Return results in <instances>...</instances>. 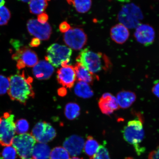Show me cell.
<instances>
[{
	"mask_svg": "<svg viewBox=\"0 0 159 159\" xmlns=\"http://www.w3.org/2000/svg\"><path fill=\"white\" fill-rule=\"evenodd\" d=\"M15 115L7 112L0 117V145L11 146L16 134Z\"/></svg>",
	"mask_w": 159,
	"mask_h": 159,
	"instance_id": "6",
	"label": "cell"
},
{
	"mask_svg": "<svg viewBox=\"0 0 159 159\" xmlns=\"http://www.w3.org/2000/svg\"><path fill=\"white\" fill-rule=\"evenodd\" d=\"M110 35L113 41L118 44H122L128 39L130 33L128 28L120 23L111 28Z\"/></svg>",
	"mask_w": 159,
	"mask_h": 159,
	"instance_id": "17",
	"label": "cell"
},
{
	"mask_svg": "<svg viewBox=\"0 0 159 159\" xmlns=\"http://www.w3.org/2000/svg\"><path fill=\"white\" fill-rule=\"evenodd\" d=\"M76 61L95 75L103 71H108L112 67L110 59L106 55L101 52H94L88 48L81 51Z\"/></svg>",
	"mask_w": 159,
	"mask_h": 159,
	"instance_id": "2",
	"label": "cell"
},
{
	"mask_svg": "<svg viewBox=\"0 0 159 159\" xmlns=\"http://www.w3.org/2000/svg\"><path fill=\"white\" fill-rule=\"evenodd\" d=\"M66 91H65V88L63 89H59L58 91L59 94L61 95V96H62L66 94Z\"/></svg>",
	"mask_w": 159,
	"mask_h": 159,
	"instance_id": "37",
	"label": "cell"
},
{
	"mask_svg": "<svg viewBox=\"0 0 159 159\" xmlns=\"http://www.w3.org/2000/svg\"><path fill=\"white\" fill-rule=\"evenodd\" d=\"M54 70L52 66L48 61H41L33 67V73L36 78L45 80L50 78Z\"/></svg>",
	"mask_w": 159,
	"mask_h": 159,
	"instance_id": "16",
	"label": "cell"
},
{
	"mask_svg": "<svg viewBox=\"0 0 159 159\" xmlns=\"http://www.w3.org/2000/svg\"><path fill=\"white\" fill-rule=\"evenodd\" d=\"M27 26L30 34L39 39L47 40L51 36L52 29L48 23L41 24L37 19H30L27 21Z\"/></svg>",
	"mask_w": 159,
	"mask_h": 159,
	"instance_id": "11",
	"label": "cell"
},
{
	"mask_svg": "<svg viewBox=\"0 0 159 159\" xmlns=\"http://www.w3.org/2000/svg\"><path fill=\"white\" fill-rule=\"evenodd\" d=\"M143 18L141 10L133 3L124 6L118 15V19L120 23L129 29L136 28L140 25V20Z\"/></svg>",
	"mask_w": 159,
	"mask_h": 159,
	"instance_id": "7",
	"label": "cell"
},
{
	"mask_svg": "<svg viewBox=\"0 0 159 159\" xmlns=\"http://www.w3.org/2000/svg\"><path fill=\"white\" fill-rule=\"evenodd\" d=\"M148 159H159V147L149 155Z\"/></svg>",
	"mask_w": 159,
	"mask_h": 159,
	"instance_id": "34",
	"label": "cell"
},
{
	"mask_svg": "<svg viewBox=\"0 0 159 159\" xmlns=\"http://www.w3.org/2000/svg\"><path fill=\"white\" fill-rule=\"evenodd\" d=\"M19 1H20L23 2H29L31 0H18Z\"/></svg>",
	"mask_w": 159,
	"mask_h": 159,
	"instance_id": "39",
	"label": "cell"
},
{
	"mask_svg": "<svg viewBox=\"0 0 159 159\" xmlns=\"http://www.w3.org/2000/svg\"><path fill=\"white\" fill-rule=\"evenodd\" d=\"M136 95L134 92L128 91H121L117 95L119 107L122 109L129 108L136 101Z\"/></svg>",
	"mask_w": 159,
	"mask_h": 159,
	"instance_id": "19",
	"label": "cell"
},
{
	"mask_svg": "<svg viewBox=\"0 0 159 159\" xmlns=\"http://www.w3.org/2000/svg\"><path fill=\"white\" fill-rule=\"evenodd\" d=\"M12 58L16 61V66L19 70L25 67H34L38 62L39 60L35 52L26 47H22L17 50L12 56Z\"/></svg>",
	"mask_w": 159,
	"mask_h": 159,
	"instance_id": "8",
	"label": "cell"
},
{
	"mask_svg": "<svg viewBox=\"0 0 159 159\" xmlns=\"http://www.w3.org/2000/svg\"><path fill=\"white\" fill-rule=\"evenodd\" d=\"M59 29L61 32L66 33L71 29V26L67 22L63 21L60 25Z\"/></svg>",
	"mask_w": 159,
	"mask_h": 159,
	"instance_id": "32",
	"label": "cell"
},
{
	"mask_svg": "<svg viewBox=\"0 0 159 159\" xmlns=\"http://www.w3.org/2000/svg\"><path fill=\"white\" fill-rule=\"evenodd\" d=\"M36 142L31 134L26 133L15 136L12 145L21 159H34L33 150Z\"/></svg>",
	"mask_w": 159,
	"mask_h": 159,
	"instance_id": "5",
	"label": "cell"
},
{
	"mask_svg": "<svg viewBox=\"0 0 159 159\" xmlns=\"http://www.w3.org/2000/svg\"><path fill=\"white\" fill-rule=\"evenodd\" d=\"M46 1H47V2L48 1H50V0H46Z\"/></svg>",
	"mask_w": 159,
	"mask_h": 159,
	"instance_id": "43",
	"label": "cell"
},
{
	"mask_svg": "<svg viewBox=\"0 0 159 159\" xmlns=\"http://www.w3.org/2000/svg\"><path fill=\"white\" fill-rule=\"evenodd\" d=\"M80 110L79 105L76 103H69L65 107V116L69 120H73L79 116Z\"/></svg>",
	"mask_w": 159,
	"mask_h": 159,
	"instance_id": "24",
	"label": "cell"
},
{
	"mask_svg": "<svg viewBox=\"0 0 159 159\" xmlns=\"http://www.w3.org/2000/svg\"><path fill=\"white\" fill-rule=\"evenodd\" d=\"M84 146V141L82 137L72 135L66 139L63 148L72 156H79L81 153Z\"/></svg>",
	"mask_w": 159,
	"mask_h": 159,
	"instance_id": "14",
	"label": "cell"
},
{
	"mask_svg": "<svg viewBox=\"0 0 159 159\" xmlns=\"http://www.w3.org/2000/svg\"><path fill=\"white\" fill-rule=\"evenodd\" d=\"M65 43L75 50H80L86 44L87 36L84 30L80 28L70 29L63 36Z\"/></svg>",
	"mask_w": 159,
	"mask_h": 159,
	"instance_id": "9",
	"label": "cell"
},
{
	"mask_svg": "<svg viewBox=\"0 0 159 159\" xmlns=\"http://www.w3.org/2000/svg\"><path fill=\"white\" fill-rule=\"evenodd\" d=\"M48 3L46 0H31L29 2L30 11L35 15H40L47 8Z\"/></svg>",
	"mask_w": 159,
	"mask_h": 159,
	"instance_id": "22",
	"label": "cell"
},
{
	"mask_svg": "<svg viewBox=\"0 0 159 159\" xmlns=\"http://www.w3.org/2000/svg\"><path fill=\"white\" fill-rule=\"evenodd\" d=\"M40 44L41 41H40V39L36 38L32 39L30 43V46L33 47H38Z\"/></svg>",
	"mask_w": 159,
	"mask_h": 159,
	"instance_id": "35",
	"label": "cell"
},
{
	"mask_svg": "<svg viewBox=\"0 0 159 159\" xmlns=\"http://www.w3.org/2000/svg\"><path fill=\"white\" fill-rule=\"evenodd\" d=\"M17 153L15 149L11 146H6L0 156L2 159H16Z\"/></svg>",
	"mask_w": 159,
	"mask_h": 159,
	"instance_id": "28",
	"label": "cell"
},
{
	"mask_svg": "<svg viewBox=\"0 0 159 159\" xmlns=\"http://www.w3.org/2000/svg\"><path fill=\"white\" fill-rule=\"evenodd\" d=\"M98 105L101 112L106 115L112 114L119 108L116 98L108 93L102 95L99 99Z\"/></svg>",
	"mask_w": 159,
	"mask_h": 159,
	"instance_id": "15",
	"label": "cell"
},
{
	"mask_svg": "<svg viewBox=\"0 0 159 159\" xmlns=\"http://www.w3.org/2000/svg\"><path fill=\"white\" fill-rule=\"evenodd\" d=\"M154 94L159 98V81L155 83L152 89Z\"/></svg>",
	"mask_w": 159,
	"mask_h": 159,
	"instance_id": "36",
	"label": "cell"
},
{
	"mask_svg": "<svg viewBox=\"0 0 159 159\" xmlns=\"http://www.w3.org/2000/svg\"><path fill=\"white\" fill-rule=\"evenodd\" d=\"M134 37L139 43L148 46L152 44L155 38V32L150 25L140 24L136 28Z\"/></svg>",
	"mask_w": 159,
	"mask_h": 159,
	"instance_id": "13",
	"label": "cell"
},
{
	"mask_svg": "<svg viewBox=\"0 0 159 159\" xmlns=\"http://www.w3.org/2000/svg\"><path fill=\"white\" fill-rule=\"evenodd\" d=\"M11 18V13L4 6L0 7V25L7 24Z\"/></svg>",
	"mask_w": 159,
	"mask_h": 159,
	"instance_id": "29",
	"label": "cell"
},
{
	"mask_svg": "<svg viewBox=\"0 0 159 159\" xmlns=\"http://www.w3.org/2000/svg\"><path fill=\"white\" fill-rule=\"evenodd\" d=\"M29 128V123L25 119H20L15 122L16 132L18 134H26Z\"/></svg>",
	"mask_w": 159,
	"mask_h": 159,
	"instance_id": "27",
	"label": "cell"
},
{
	"mask_svg": "<svg viewBox=\"0 0 159 159\" xmlns=\"http://www.w3.org/2000/svg\"><path fill=\"white\" fill-rule=\"evenodd\" d=\"M83 159L82 158H79V157H73L71 158V159Z\"/></svg>",
	"mask_w": 159,
	"mask_h": 159,
	"instance_id": "42",
	"label": "cell"
},
{
	"mask_svg": "<svg viewBox=\"0 0 159 159\" xmlns=\"http://www.w3.org/2000/svg\"><path fill=\"white\" fill-rule=\"evenodd\" d=\"M10 87L9 77L0 75V95L8 93Z\"/></svg>",
	"mask_w": 159,
	"mask_h": 159,
	"instance_id": "30",
	"label": "cell"
},
{
	"mask_svg": "<svg viewBox=\"0 0 159 159\" xmlns=\"http://www.w3.org/2000/svg\"><path fill=\"white\" fill-rule=\"evenodd\" d=\"M57 79L59 84L63 87L71 89L76 80L74 66L67 65L57 71Z\"/></svg>",
	"mask_w": 159,
	"mask_h": 159,
	"instance_id": "12",
	"label": "cell"
},
{
	"mask_svg": "<svg viewBox=\"0 0 159 159\" xmlns=\"http://www.w3.org/2000/svg\"><path fill=\"white\" fill-rule=\"evenodd\" d=\"M66 1L69 4H72L73 0H66Z\"/></svg>",
	"mask_w": 159,
	"mask_h": 159,
	"instance_id": "40",
	"label": "cell"
},
{
	"mask_svg": "<svg viewBox=\"0 0 159 159\" xmlns=\"http://www.w3.org/2000/svg\"><path fill=\"white\" fill-rule=\"evenodd\" d=\"M5 0H0V7L4 6L5 3Z\"/></svg>",
	"mask_w": 159,
	"mask_h": 159,
	"instance_id": "38",
	"label": "cell"
},
{
	"mask_svg": "<svg viewBox=\"0 0 159 159\" xmlns=\"http://www.w3.org/2000/svg\"><path fill=\"white\" fill-rule=\"evenodd\" d=\"M75 92L78 97L84 98H90L94 94L88 83L82 81L77 83L75 87Z\"/></svg>",
	"mask_w": 159,
	"mask_h": 159,
	"instance_id": "21",
	"label": "cell"
},
{
	"mask_svg": "<svg viewBox=\"0 0 159 159\" xmlns=\"http://www.w3.org/2000/svg\"><path fill=\"white\" fill-rule=\"evenodd\" d=\"M144 134L142 120L139 118L129 121L123 130L125 140L134 146L139 155L144 152V148L140 146L144 138Z\"/></svg>",
	"mask_w": 159,
	"mask_h": 159,
	"instance_id": "3",
	"label": "cell"
},
{
	"mask_svg": "<svg viewBox=\"0 0 159 159\" xmlns=\"http://www.w3.org/2000/svg\"><path fill=\"white\" fill-rule=\"evenodd\" d=\"M51 152L48 146L45 143H39L34 148L32 156L34 159H49Z\"/></svg>",
	"mask_w": 159,
	"mask_h": 159,
	"instance_id": "20",
	"label": "cell"
},
{
	"mask_svg": "<svg viewBox=\"0 0 159 159\" xmlns=\"http://www.w3.org/2000/svg\"><path fill=\"white\" fill-rule=\"evenodd\" d=\"M48 16L47 13H43L38 16V21L41 24H45L48 20Z\"/></svg>",
	"mask_w": 159,
	"mask_h": 159,
	"instance_id": "33",
	"label": "cell"
},
{
	"mask_svg": "<svg viewBox=\"0 0 159 159\" xmlns=\"http://www.w3.org/2000/svg\"><path fill=\"white\" fill-rule=\"evenodd\" d=\"M74 69L76 74V79L89 84H92L94 80L97 79V75L93 74L83 67L80 63L77 62L75 66Z\"/></svg>",
	"mask_w": 159,
	"mask_h": 159,
	"instance_id": "18",
	"label": "cell"
},
{
	"mask_svg": "<svg viewBox=\"0 0 159 159\" xmlns=\"http://www.w3.org/2000/svg\"><path fill=\"white\" fill-rule=\"evenodd\" d=\"M31 134L37 142L45 144L52 140L57 135L55 129L49 123L45 122L37 123Z\"/></svg>",
	"mask_w": 159,
	"mask_h": 159,
	"instance_id": "10",
	"label": "cell"
},
{
	"mask_svg": "<svg viewBox=\"0 0 159 159\" xmlns=\"http://www.w3.org/2000/svg\"><path fill=\"white\" fill-rule=\"evenodd\" d=\"M72 54L70 48L65 45L53 43L47 49L46 61L56 67L66 65Z\"/></svg>",
	"mask_w": 159,
	"mask_h": 159,
	"instance_id": "4",
	"label": "cell"
},
{
	"mask_svg": "<svg viewBox=\"0 0 159 159\" xmlns=\"http://www.w3.org/2000/svg\"><path fill=\"white\" fill-rule=\"evenodd\" d=\"M72 4L74 5L78 12L85 13L90 9L92 1L91 0H73Z\"/></svg>",
	"mask_w": 159,
	"mask_h": 159,
	"instance_id": "25",
	"label": "cell"
},
{
	"mask_svg": "<svg viewBox=\"0 0 159 159\" xmlns=\"http://www.w3.org/2000/svg\"><path fill=\"white\" fill-rule=\"evenodd\" d=\"M50 159H70V155L65 148L57 147L51 151Z\"/></svg>",
	"mask_w": 159,
	"mask_h": 159,
	"instance_id": "26",
	"label": "cell"
},
{
	"mask_svg": "<svg viewBox=\"0 0 159 159\" xmlns=\"http://www.w3.org/2000/svg\"><path fill=\"white\" fill-rule=\"evenodd\" d=\"M99 146L98 142L92 136H88L84 144V152L87 156L91 157L96 154Z\"/></svg>",
	"mask_w": 159,
	"mask_h": 159,
	"instance_id": "23",
	"label": "cell"
},
{
	"mask_svg": "<svg viewBox=\"0 0 159 159\" xmlns=\"http://www.w3.org/2000/svg\"><path fill=\"white\" fill-rule=\"evenodd\" d=\"M90 159H111L109 152L104 145L99 146L98 152Z\"/></svg>",
	"mask_w": 159,
	"mask_h": 159,
	"instance_id": "31",
	"label": "cell"
},
{
	"mask_svg": "<svg viewBox=\"0 0 159 159\" xmlns=\"http://www.w3.org/2000/svg\"><path fill=\"white\" fill-rule=\"evenodd\" d=\"M10 87L8 94L12 100L25 105L30 98L35 95L31 83L33 79L27 77L25 71L21 74L11 75L9 77Z\"/></svg>",
	"mask_w": 159,
	"mask_h": 159,
	"instance_id": "1",
	"label": "cell"
},
{
	"mask_svg": "<svg viewBox=\"0 0 159 159\" xmlns=\"http://www.w3.org/2000/svg\"><path fill=\"white\" fill-rule=\"evenodd\" d=\"M116 1L120 2H127L129 1V0H116Z\"/></svg>",
	"mask_w": 159,
	"mask_h": 159,
	"instance_id": "41",
	"label": "cell"
}]
</instances>
